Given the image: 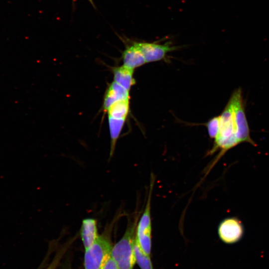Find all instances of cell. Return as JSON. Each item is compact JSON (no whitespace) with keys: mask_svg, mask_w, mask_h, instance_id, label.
<instances>
[{"mask_svg":"<svg viewBox=\"0 0 269 269\" xmlns=\"http://www.w3.org/2000/svg\"><path fill=\"white\" fill-rule=\"evenodd\" d=\"M126 47L122 54L123 65L133 69L146 63L144 57L135 41L125 37Z\"/></svg>","mask_w":269,"mask_h":269,"instance_id":"cell-7","label":"cell"},{"mask_svg":"<svg viewBox=\"0 0 269 269\" xmlns=\"http://www.w3.org/2000/svg\"><path fill=\"white\" fill-rule=\"evenodd\" d=\"M230 100L232 105L235 134L239 143L248 142L256 146V143L250 136L241 88L237 89L233 92Z\"/></svg>","mask_w":269,"mask_h":269,"instance_id":"cell-4","label":"cell"},{"mask_svg":"<svg viewBox=\"0 0 269 269\" xmlns=\"http://www.w3.org/2000/svg\"><path fill=\"white\" fill-rule=\"evenodd\" d=\"M244 228L240 220L235 217L222 220L218 228V234L222 242L233 244L240 241L243 237Z\"/></svg>","mask_w":269,"mask_h":269,"instance_id":"cell-5","label":"cell"},{"mask_svg":"<svg viewBox=\"0 0 269 269\" xmlns=\"http://www.w3.org/2000/svg\"><path fill=\"white\" fill-rule=\"evenodd\" d=\"M134 69L124 65L113 69L114 81L116 82L130 92L131 87L135 83L134 78Z\"/></svg>","mask_w":269,"mask_h":269,"instance_id":"cell-10","label":"cell"},{"mask_svg":"<svg viewBox=\"0 0 269 269\" xmlns=\"http://www.w3.org/2000/svg\"><path fill=\"white\" fill-rule=\"evenodd\" d=\"M135 41L142 53L146 63L161 60L168 52L177 48L176 46H171L170 42L162 44L155 42Z\"/></svg>","mask_w":269,"mask_h":269,"instance_id":"cell-6","label":"cell"},{"mask_svg":"<svg viewBox=\"0 0 269 269\" xmlns=\"http://www.w3.org/2000/svg\"><path fill=\"white\" fill-rule=\"evenodd\" d=\"M126 120L108 117V123L111 138L109 159L113 156L117 140L120 135Z\"/></svg>","mask_w":269,"mask_h":269,"instance_id":"cell-12","label":"cell"},{"mask_svg":"<svg viewBox=\"0 0 269 269\" xmlns=\"http://www.w3.org/2000/svg\"><path fill=\"white\" fill-rule=\"evenodd\" d=\"M80 235L85 249L91 246L99 236L97 220L90 218L84 219L82 222Z\"/></svg>","mask_w":269,"mask_h":269,"instance_id":"cell-9","label":"cell"},{"mask_svg":"<svg viewBox=\"0 0 269 269\" xmlns=\"http://www.w3.org/2000/svg\"><path fill=\"white\" fill-rule=\"evenodd\" d=\"M130 99V92L115 81H113L106 90L104 98L103 109L107 111L110 107L116 102Z\"/></svg>","mask_w":269,"mask_h":269,"instance_id":"cell-8","label":"cell"},{"mask_svg":"<svg viewBox=\"0 0 269 269\" xmlns=\"http://www.w3.org/2000/svg\"><path fill=\"white\" fill-rule=\"evenodd\" d=\"M154 181V176L153 175H151L149 194L148 196L145 210L142 214L141 218L137 223L136 229V233H141L147 231H151L150 205Z\"/></svg>","mask_w":269,"mask_h":269,"instance_id":"cell-11","label":"cell"},{"mask_svg":"<svg viewBox=\"0 0 269 269\" xmlns=\"http://www.w3.org/2000/svg\"><path fill=\"white\" fill-rule=\"evenodd\" d=\"M239 144L235 134L232 103L229 99L219 116V132L215 139L214 145L210 152L213 153L220 149L216 158L218 161L228 150Z\"/></svg>","mask_w":269,"mask_h":269,"instance_id":"cell-2","label":"cell"},{"mask_svg":"<svg viewBox=\"0 0 269 269\" xmlns=\"http://www.w3.org/2000/svg\"><path fill=\"white\" fill-rule=\"evenodd\" d=\"M209 135L211 138L215 139L219 132V116L211 119L207 123Z\"/></svg>","mask_w":269,"mask_h":269,"instance_id":"cell-16","label":"cell"},{"mask_svg":"<svg viewBox=\"0 0 269 269\" xmlns=\"http://www.w3.org/2000/svg\"><path fill=\"white\" fill-rule=\"evenodd\" d=\"M94 7H95L93 0H87Z\"/></svg>","mask_w":269,"mask_h":269,"instance_id":"cell-19","label":"cell"},{"mask_svg":"<svg viewBox=\"0 0 269 269\" xmlns=\"http://www.w3.org/2000/svg\"><path fill=\"white\" fill-rule=\"evenodd\" d=\"M151 232H146L135 234V240L142 251L149 256L151 252Z\"/></svg>","mask_w":269,"mask_h":269,"instance_id":"cell-15","label":"cell"},{"mask_svg":"<svg viewBox=\"0 0 269 269\" xmlns=\"http://www.w3.org/2000/svg\"><path fill=\"white\" fill-rule=\"evenodd\" d=\"M66 251V249L65 248L59 251L55 255L52 262L46 269H56Z\"/></svg>","mask_w":269,"mask_h":269,"instance_id":"cell-17","label":"cell"},{"mask_svg":"<svg viewBox=\"0 0 269 269\" xmlns=\"http://www.w3.org/2000/svg\"><path fill=\"white\" fill-rule=\"evenodd\" d=\"M98 237L94 243L85 249V269H102L110 256L112 245L110 239V228Z\"/></svg>","mask_w":269,"mask_h":269,"instance_id":"cell-3","label":"cell"},{"mask_svg":"<svg viewBox=\"0 0 269 269\" xmlns=\"http://www.w3.org/2000/svg\"><path fill=\"white\" fill-rule=\"evenodd\" d=\"M102 269H119L118 267L113 260L111 257V255L107 260L105 265H104Z\"/></svg>","mask_w":269,"mask_h":269,"instance_id":"cell-18","label":"cell"},{"mask_svg":"<svg viewBox=\"0 0 269 269\" xmlns=\"http://www.w3.org/2000/svg\"><path fill=\"white\" fill-rule=\"evenodd\" d=\"M130 110V99L119 100L112 104L107 110L108 117L126 119Z\"/></svg>","mask_w":269,"mask_h":269,"instance_id":"cell-13","label":"cell"},{"mask_svg":"<svg viewBox=\"0 0 269 269\" xmlns=\"http://www.w3.org/2000/svg\"><path fill=\"white\" fill-rule=\"evenodd\" d=\"M138 217L137 213L129 220L124 236L112 247L110 255L119 269H133L136 262L134 247Z\"/></svg>","mask_w":269,"mask_h":269,"instance_id":"cell-1","label":"cell"},{"mask_svg":"<svg viewBox=\"0 0 269 269\" xmlns=\"http://www.w3.org/2000/svg\"><path fill=\"white\" fill-rule=\"evenodd\" d=\"M135 260L141 269H154L149 256L145 254L137 243L135 238L134 243Z\"/></svg>","mask_w":269,"mask_h":269,"instance_id":"cell-14","label":"cell"}]
</instances>
